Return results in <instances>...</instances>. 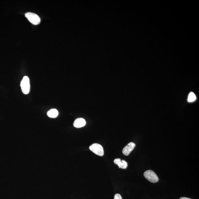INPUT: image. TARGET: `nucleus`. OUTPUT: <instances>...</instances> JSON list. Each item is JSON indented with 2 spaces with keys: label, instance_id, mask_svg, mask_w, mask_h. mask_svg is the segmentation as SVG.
Masks as SVG:
<instances>
[{
  "label": "nucleus",
  "instance_id": "obj_1",
  "mask_svg": "<svg viewBox=\"0 0 199 199\" xmlns=\"http://www.w3.org/2000/svg\"><path fill=\"white\" fill-rule=\"evenodd\" d=\"M20 86L22 92L25 95L29 93L30 89V80L27 76H25L21 82Z\"/></svg>",
  "mask_w": 199,
  "mask_h": 199
},
{
  "label": "nucleus",
  "instance_id": "obj_2",
  "mask_svg": "<svg viewBox=\"0 0 199 199\" xmlns=\"http://www.w3.org/2000/svg\"><path fill=\"white\" fill-rule=\"evenodd\" d=\"M144 176L146 179L152 183H157L159 179L155 173L151 170H148L144 173Z\"/></svg>",
  "mask_w": 199,
  "mask_h": 199
},
{
  "label": "nucleus",
  "instance_id": "obj_3",
  "mask_svg": "<svg viewBox=\"0 0 199 199\" xmlns=\"http://www.w3.org/2000/svg\"><path fill=\"white\" fill-rule=\"evenodd\" d=\"M89 149L98 156H102L104 155V149L103 147L99 144L95 143L92 144L89 147Z\"/></svg>",
  "mask_w": 199,
  "mask_h": 199
},
{
  "label": "nucleus",
  "instance_id": "obj_4",
  "mask_svg": "<svg viewBox=\"0 0 199 199\" xmlns=\"http://www.w3.org/2000/svg\"><path fill=\"white\" fill-rule=\"evenodd\" d=\"M26 17L33 25H37L40 23L41 19L38 15L35 13L28 12L25 14Z\"/></svg>",
  "mask_w": 199,
  "mask_h": 199
},
{
  "label": "nucleus",
  "instance_id": "obj_5",
  "mask_svg": "<svg viewBox=\"0 0 199 199\" xmlns=\"http://www.w3.org/2000/svg\"><path fill=\"white\" fill-rule=\"evenodd\" d=\"M136 146V144H134V143L133 142L129 143L123 149V154L125 156H128L131 153V152L134 149Z\"/></svg>",
  "mask_w": 199,
  "mask_h": 199
},
{
  "label": "nucleus",
  "instance_id": "obj_6",
  "mask_svg": "<svg viewBox=\"0 0 199 199\" xmlns=\"http://www.w3.org/2000/svg\"><path fill=\"white\" fill-rule=\"evenodd\" d=\"M114 163L118 165L119 168L122 169H126L127 168L128 163L124 160H121L120 159H115L114 160Z\"/></svg>",
  "mask_w": 199,
  "mask_h": 199
},
{
  "label": "nucleus",
  "instance_id": "obj_7",
  "mask_svg": "<svg viewBox=\"0 0 199 199\" xmlns=\"http://www.w3.org/2000/svg\"><path fill=\"white\" fill-rule=\"evenodd\" d=\"M86 124L85 120L84 118H77L75 120L74 123V127L77 128H80L84 127Z\"/></svg>",
  "mask_w": 199,
  "mask_h": 199
},
{
  "label": "nucleus",
  "instance_id": "obj_8",
  "mask_svg": "<svg viewBox=\"0 0 199 199\" xmlns=\"http://www.w3.org/2000/svg\"><path fill=\"white\" fill-rule=\"evenodd\" d=\"M58 112L57 109H52L47 112L48 116L51 118H55L58 116Z\"/></svg>",
  "mask_w": 199,
  "mask_h": 199
},
{
  "label": "nucleus",
  "instance_id": "obj_9",
  "mask_svg": "<svg viewBox=\"0 0 199 199\" xmlns=\"http://www.w3.org/2000/svg\"><path fill=\"white\" fill-rule=\"evenodd\" d=\"M196 99V97L195 94L192 92L190 93L188 98V102H192L195 101Z\"/></svg>",
  "mask_w": 199,
  "mask_h": 199
},
{
  "label": "nucleus",
  "instance_id": "obj_10",
  "mask_svg": "<svg viewBox=\"0 0 199 199\" xmlns=\"http://www.w3.org/2000/svg\"><path fill=\"white\" fill-rule=\"evenodd\" d=\"M114 199H122V197L120 194H115Z\"/></svg>",
  "mask_w": 199,
  "mask_h": 199
},
{
  "label": "nucleus",
  "instance_id": "obj_11",
  "mask_svg": "<svg viewBox=\"0 0 199 199\" xmlns=\"http://www.w3.org/2000/svg\"><path fill=\"white\" fill-rule=\"evenodd\" d=\"M180 199H192L190 198H187V197H181Z\"/></svg>",
  "mask_w": 199,
  "mask_h": 199
}]
</instances>
